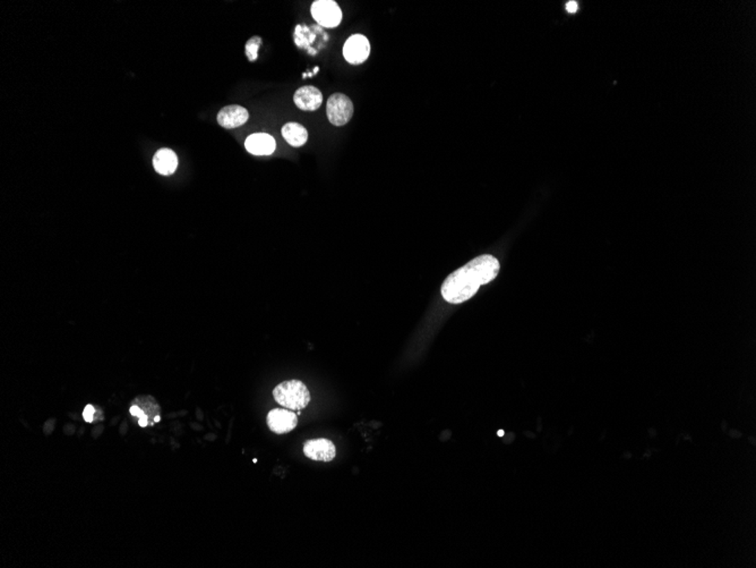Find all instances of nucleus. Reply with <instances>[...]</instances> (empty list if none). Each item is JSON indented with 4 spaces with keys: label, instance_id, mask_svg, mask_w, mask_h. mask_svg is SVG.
<instances>
[{
    "label": "nucleus",
    "instance_id": "1",
    "mask_svg": "<svg viewBox=\"0 0 756 568\" xmlns=\"http://www.w3.org/2000/svg\"><path fill=\"white\" fill-rule=\"evenodd\" d=\"M500 261L491 255H480L447 277L441 292L445 301L460 304L478 292L480 286L491 283L500 273Z\"/></svg>",
    "mask_w": 756,
    "mask_h": 568
},
{
    "label": "nucleus",
    "instance_id": "2",
    "mask_svg": "<svg viewBox=\"0 0 756 568\" xmlns=\"http://www.w3.org/2000/svg\"><path fill=\"white\" fill-rule=\"evenodd\" d=\"M273 397L278 405L290 411H301L310 403V392L300 380L283 381L273 390Z\"/></svg>",
    "mask_w": 756,
    "mask_h": 568
},
{
    "label": "nucleus",
    "instance_id": "3",
    "mask_svg": "<svg viewBox=\"0 0 756 568\" xmlns=\"http://www.w3.org/2000/svg\"><path fill=\"white\" fill-rule=\"evenodd\" d=\"M352 101L343 93H334L328 98L326 104V115L332 125L343 126L350 122L353 116Z\"/></svg>",
    "mask_w": 756,
    "mask_h": 568
},
{
    "label": "nucleus",
    "instance_id": "4",
    "mask_svg": "<svg viewBox=\"0 0 756 568\" xmlns=\"http://www.w3.org/2000/svg\"><path fill=\"white\" fill-rule=\"evenodd\" d=\"M312 15L319 26L337 28L342 22V10L333 0H317L312 5Z\"/></svg>",
    "mask_w": 756,
    "mask_h": 568
},
{
    "label": "nucleus",
    "instance_id": "5",
    "mask_svg": "<svg viewBox=\"0 0 756 568\" xmlns=\"http://www.w3.org/2000/svg\"><path fill=\"white\" fill-rule=\"evenodd\" d=\"M370 55V44L363 35H353L346 41L343 46V57L351 65H360L368 59Z\"/></svg>",
    "mask_w": 756,
    "mask_h": 568
},
{
    "label": "nucleus",
    "instance_id": "6",
    "mask_svg": "<svg viewBox=\"0 0 756 568\" xmlns=\"http://www.w3.org/2000/svg\"><path fill=\"white\" fill-rule=\"evenodd\" d=\"M266 422H267V427L272 432L276 434H285L297 427L298 418L297 415L290 410L275 408L267 414Z\"/></svg>",
    "mask_w": 756,
    "mask_h": 568
},
{
    "label": "nucleus",
    "instance_id": "7",
    "mask_svg": "<svg viewBox=\"0 0 756 568\" xmlns=\"http://www.w3.org/2000/svg\"><path fill=\"white\" fill-rule=\"evenodd\" d=\"M303 454L313 461H331L337 455V449L331 440L319 438V439L310 440L305 443Z\"/></svg>",
    "mask_w": 756,
    "mask_h": 568
},
{
    "label": "nucleus",
    "instance_id": "8",
    "mask_svg": "<svg viewBox=\"0 0 756 568\" xmlns=\"http://www.w3.org/2000/svg\"><path fill=\"white\" fill-rule=\"evenodd\" d=\"M294 101L296 106L303 111H315L322 106V92L315 86L307 85L294 92Z\"/></svg>",
    "mask_w": 756,
    "mask_h": 568
},
{
    "label": "nucleus",
    "instance_id": "9",
    "mask_svg": "<svg viewBox=\"0 0 756 568\" xmlns=\"http://www.w3.org/2000/svg\"><path fill=\"white\" fill-rule=\"evenodd\" d=\"M249 113L247 109L238 104H231L222 108L218 113V122L227 129H237L247 122Z\"/></svg>",
    "mask_w": 756,
    "mask_h": 568
},
{
    "label": "nucleus",
    "instance_id": "10",
    "mask_svg": "<svg viewBox=\"0 0 756 568\" xmlns=\"http://www.w3.org/2000/svg\"><path fill=\"white\" fill-rule=\"evenodd\" d=\"M245 148L254 156H271L276 148L274 138L266 133H256L248 136Z\"/></svg>",
    "mask_w": 756,
    "mask_h": 568
},
{
    "label": "nucleus",
    "instance_id": "11",
    "mask_svg": "<svg viewBox=\"0 0 756 568\" xmlns=\"http://www.w3.org/2000/svg\"><path fill=\"white\" fill-rule=\"evenodd\" d=\"M154 170L164 176L175 173L178 167V157L170 149H160L153 157Z\"/></svg>",
    "mask_w": 756,
    "mask_h": 568
},
{
    "label": "nucleus",
    "instance_id": "12",
    "mask_svg": "<svg viewBox=\"0 0 756 568\" xmlns=\"http://www.w3.org/2000/svg\"><path fill=\"white\" fill-rule=\"evenodd\" d=\"M282 136L294 148L303 147L308 140V132L301 124L287 122L281 129Z\"/></svg>",
    "mask_w": 756,
    "mask_h": 568
},
{
    "label": "nucleus",
    "instance_id": "13",
    "mask_svg": "<svg viewBox=\"0 0 756 568\" xmlns=\"http://www.w3.org/2000/svg\"><path fill=\"white\" fill-rule=\"evenodd\" d=\"M263 41L260 37H253L247 41L246 44V55H247L248 60L249 62H255L257 59V55H258V49L262 46Z\"/></svg>",
    "mask_w": 756,
    "mask_h": 568
},
{
    "label": "nucleus",
    "instance_id": "14",
    "mask_svg": "<svg viewBox=\"0 0 756 568\" xmlns=\"http://www.w3.org/2000/svg\"><path fill=\"white\" fill-rule=\"evenodd\" d=\"M95 414H97L95 408L92 405H88L85 407L84 412H83V418H84V420L86 421L88 423H92V422L95 420Z\"/></svg>",
    "mask_w": 756,
    "mask_h": 568
},
{
    "label": "nucleus",
    "instance_id": "15",
    "mask_svg": "<svg viewBox=\"0 0 756 568\" xmlns=\"http://www.w3.org/2000/svg\"><path fill=\"white\" fill-rule=\"evenodd\" d=\"M578 10V3H576V1H569V3H566V10H567L569 13L574 14Z\"/></svg>",
    "mask_w": 756,
    "mask_h": 568
},
{
    "label": "nucleus",
    "instance_id": "16",
    "mask_svg": "<svg viewBox=\"0 0 756 568\" xmlns=\"http://www.w3.org/2000/svg\"><path fill=\"white\" fill-rule=\"evenodd\" d=\"M497 434H498V437H503L504 436V430L498 431V432H497Z\"/></svg>",
    "mask_w": 756,
    "mask_h": 568
}]
</instances>
